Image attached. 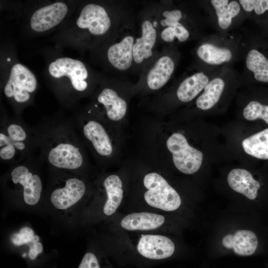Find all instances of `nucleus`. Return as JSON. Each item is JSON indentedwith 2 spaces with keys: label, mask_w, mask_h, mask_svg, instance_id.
I'll return each instance as SVG.
<instances>
[{
  "label": "nucleus",
  "mask_w": 268,
  "mask_h": 268,
  "mask_svg": "<svg viewBox=\"0 0 268 268\" xmlns=\"http://www.w3.org/2000/svg\"><path fill=\"white\" fill-rule=\"evenodd\" d=\"M209 82L208 77L203 72L196 73L184 79L177 91L178 99L184 102L192 100L204 89Z\"/></svg>",
  "instance_id": "nucleus-21"
},
{
  "label": "nucleus",
  "mask_w": 268,
  "mask_h": 268,
  "mask_svg": "<svg viewBox=\"0 0 268 268\" xmlns=\"http://www.w3.org/2000/svg\"><path fill=\"white\" fill-rule=\"evenodd\" d=\"M211 2L215 9L219 26L222 29H227L231 24L232 18L240 12L239 3L236 1L229 3L228 0H212Z\"/></svg>",
  "instance_id": "nucleus-24"
},
{
  "label": "nucleus",
  "mask_w": 268,
  "mask_h": 268,
  "mask_svg": "<svg viewBox=\"0 0 268 268\" xmlns=\"http://www.w3.org/2000/svg\"><path fill=\"white\" fill-rule=\"evenodd\" d=\"M143 182L147 190L144 194V199L148 205L166 211L175 210L181 205L180 196L160 174L148 173L144 176Z\"/></svg>",
  "instance_id": "nucleus-3"
},
{
  "label": "nucleus",
  "mask_w": 268,
  "mask_h": 268,
  "mask_svg": "<svg viewBox=\"0 0 268 268\" xmlns=\"http://www.w3.org/2000/svg\"><path fill=\"white\" fill-rule=\"evenodd\" d=\"M197 54L204 62L211 65H219L230 61L232 53L230 50L225 48H219L209 43H205L200 46Z\"/></svg>",
  "instance_id": "nucleus-25"
},
{
  "label": "nucleus",
  "mask_w": 268,
  "mask_h": 268,
  "mask_svg": "<svg viewBox=\"0 0 268 268\" xmlns=\"http://www.w3.org/2000/svg\"><path fill=\"white\" fill-rule=\"evenodd\" d=\"M97 101L103 105L107 117L111 121H119L126 114L127 109L126 101L112 89H103L98 95Z\"/></svg>",
  "instance_id": "nucleus-19"
},
{
  "label": "nucleus",
  "mask_w": 268,
  "mask_h": 268,
  "mask_svg": "<svg viewBox=\"0 0 268 268\" xmlns=\"http://www.w3.org/2000/svg\"><path fill=\"white\" fill-rule=\"evenodd\" d=\"M34 236L33 230L28 227L22 228L18 233H14L11 237L12 242L16 246H21L33 242Z\"/></svg>",
  "instance_id": "nucleus-29"
},
{
  "label": "nucleus",
  "mask_w": 268,
  "mask_h": 268,
  "mask_svg": "<svg viewBox=\"0 0 268 268\" xmlns=\"http://www.w3.org/2000/svg\"><path fill=\"white\" fill-rule=\"evenodd\" d=\"M78 268H101V267L95 255L91 252H88L84 255Z\"/></svg>",
  "instance_id": "nucleus-31"
},
{
  "label": "nucleus",
  "mask_w": 268,
  "mask_h": 268,
  "mask_svg": "<svg viewBox=\"0 0 268 268\" xmlns=\"http://www.w3.org/2000/svg\"><path fill=\"white\" fill-rule=\"evenodd\" d=\"M103 186L107 198L103 211L105 215L111 216L115 213L122 202L123 198L122 182L118 176L112 174L105 178Z\"/></svg>",
  "instance_id": "nucleus-18"
},
{
  "label": "nucleus",
  "mask_w": 268,
  "mask_h": 268,
  "mask_svg": "<svg viewBox=\"0 0 268 268\" xmlns=\"http://www.w3.org/2000/svg\"><path fill=\"white\" fill-rule=\"evenodd\" d=\"M37 85V80L34 73L25 66L17 63L11 68L3 93L5 97L16 103L24 104L30 100Z\"/></svg>",
  "instance_id": "nucleus-4"
},
{
  "label": "nucleus",
  "mask_w": 268,
  "mask_h": 268,
  "mask_svg": "<svg viewBox=\"0 0 268 268\" xmlns=\"http://www.w3.org/2000/svg\"><path fill=\"white\" fill-rule=\"evenodd\" d=\"M81 130L84 138L90 142L96 152L108 156L113 152L110 138L103 126L95 120L82 122Z\"/></svg>",
  "instance_id": "nucleus-12"
},
{
  "label": "nucleus",
  "mask_w": 268,
  "mask_h": 268,
  "mask_svg": "<svg viewBox=\"0 0 268 268\" xmlns=\"http://www.w3.org/2000/svg\"><path fill=\"white\" fill-rule=\"evenodd\" d=\"M141 30V37L136 39L133 48V59L137 64L152 56V48L156 39V30L149 21L145 20L142 23Z\"/></svg>",
  "instance_id": "nucleus-17"
},
{
  "label": "nucleus",
  "mask_w": 268,
  "mask_h": 268,
  "mask_svg": "<svg viewBox=\"0 0 268 268\" xmlns=\"http://www.w3.org/2000/svg\"><path fill=\"white\" fill-rule=\"evenodd\" d=\"M225 83L220 78H215L209 81L204 88V92L197 99L198 108L207 110L218 101L223 91Z\"/></svg>",
  "instance_id": "nucleus-23"
},
{
  "label": "nucleus",
  "mask_w": 268,
  "mask_h": 268,
  "mask_svg": "<svg viewBox=\"0 0 268 268\" xmlns=\"http://www.w3.org/2000/svg\"><path fill=\"white\" fill-rule=\"evenodd\" d=\"M222 245L227 249H232L239 256H249L256 251L258 240L256 234L249 230H239L234 234L225 235L222 240Z\"/></svg>",
  "instance_id": "nucleus-13"
},
{
  "label": "nucleus",
  "mask_w": 268,
  "mask_h": 268,
  "mask_svg": "<svg viewBox=\"0 0 268 268\" xmlns=\"http://www.w3.org/2000/svg\"><path fill=\"white\" fill-rule=\"evenodd\" d=\"M134 41L133 37L127 36L119 43L109 48L107 51L108 61L117 69L126 70L131 67L133 59Z\"/></svg>",
  "instance_id": "nucleus-16"
},
{
  "label": "nucleus",
  "mask_w": 268,
  "mask_h": 268,
  "mask_svg": "<svg viewBox=\"0 0 268 268\" xmlns=\"http://www.w3.org/2000/svg\"><path fill=\"white\" fill-rule=\"evenodd\" d=\"M243 114L247 120L253 121L261 119L268 124V105L252 101L245 107Z\"/></svg>",
  "instance_id": "nucleus-27"
},
{
  "label": "nucleus",
  "mask_w": 268,
  "mask_h": 268,
  "mask_svg": "<svg viewBox=\"0 0 268 268\" xmlns=\"http://www.w3.org/2000/svg\"><path fill=\"white\" fill-rule=\"evenodd\" d=\"M12 183L22 188L24 202L28 205L37 204L41 198L42 183L40 176L30 165L22 163L14 166L10 172Z\"/></svg>",
  "instance_id": "nucleus-7"
},
{
  "label": "nucleus",
  "mask_w": 268,
  "mask_h": 268,
  "mask_svg": "<svg viewBox=\"0 0 268 268\" xmlns=\"http://www.w3.org/2000/svg\"><path fill=\"white\" fill-rule=\"evenodd\" d=\"M245 152L261 159H268V128L254 134L242 141Z\"/></svg>",
  "instance_id": "nucleus-22"
},
{
  "label": "nucleus",
  "mask_w": 268,
  "mask_h": 268,
  "mask_svg": "<svg viewBox=\"0 0 268 268\" xmlns=\"http://www.w3.org/2000/svg\"><path fill=\"white\" fill-rule=\"evenodd\" d=\"M163 15L166 18L161 20V24L163 26L173 27L182 18V12L178 9L166 10L163 12Z\"/></svg>",
  "instance_id": "nucleus-30"
},
{
  "label": "nucleus",
  "mask_w": 268,
  "mask_h": 268,
  "mask_svg": "<svg viewBox=\"0 0 268 268\" xmlns=\"http://www.w3.org/2000/svg\"><path fill=\"white\" fill-rule=\"evenodd\" d=\"M75 24L77 29L87 30L94 36H100L109 29L111 20L103 6L89 3L82 8Z\"/></svg>",
  "instance_id": "nucleus-8"
},
{
  "label": "nucleus",
  "mask_w": 268,
  "mask_h": 268,
  "mask_svg": "<svg viewBox=\"0 0 268 268\" xmlns=\"http://www.w3.org/2000/svg\"><path fill=\"white\" fill-rule=\"evenodd\" d=\"M67 12V5L61 1L41 7L35 11L31 16L30 27L36 32L47 31L60 23Z\"/></svg>",
  "instance_id": "nucleus-9"
},
{
  "label": "nucleus",
  "mask_w": 268,
  "mask_h": 268,
  "mask_svg": "<svg viewBox=\"0 0 268 268\" xmlns=\"http://www.w3.org/2000/svg\"><path fill=\"white\" fill-rule=\"evenodd\" d=\"M48 71L54 78L67 77L72 88L77 92H82L88 86L86 81L88 71L85 65L79 60L68 57L58 58L49 64Z\"/></svg>",
  "instance_id": "nucleus-6"
},
{
  "label": "nucleus",
  "mask_w": 268,
  "mask_h": 268,
  "mask_svg": "<svg viewBox=\"0 0 268 268\" xmlns=\"http://www.w3.org/2000/svg\"><path fill=\"white\" fill-rule=\"evenodd\" d=\"M166 145L172 153L175 167L180 172L193 174L200 168L203 159L202 152L189 145L183 134H173L168 138Z\"/></svg>",
  "instance_id": "nucleus-5"
},
{
  "label": "nucleus",
  "mask_w": 268,
  "mask_h": 268,
  "mask_svg": "<svg viewBox=\"0 0 268 268\" xmlns=\"http://www.w3.org/2000/svg\"><path fill=\"white\" fill-rule=\"evenodd\" d=\"M165 217L161 214L148 212H134L124 217L120 225L129 231H149L158 229L165 222Z\"/></svg>",
  "instance_id": "nucleus-14"
},
{
  "label": "nucleus",
  "mask_w": 268,
  "mask_h": 268,
  "mask_svg": "<svg viewBox=\"0 0 268 268\" xmlns=\"http://www.w3.org/2000/svg\"><path fill=\"white\" fill-rule=\"evenodd\" d=\"M161 38L165 42L173 41L175 37L174 29L173 27H168L164 29L161 34Z\"/></svg>",
  "instance_id": "nucleus-34"
},
{
  "label": "nucleus",
  "mask_w": 268,
  "mask_h": 268,
  "mask_svg": "<svg viewBox=\"0 0 268 268\" xmlns=\"http://www.w3.org/2000/svg\"><path fill=\"white\" fill-rule=\"evenodd\" d=\"M227 182L232 190L251 200L257 198L261 187L260 183L253 178L251 173L243 169L232 170L228 175Z\"/></svg>",
  "instance_id": "nucleus-15"
},
{
  "label": "nucleus",
  "mask_w": 268,
  "mask_h": 268,
  "mask_svg": "<svg viewBox=\"0 0 268 268\" xmlns=\"http://www.w3.org/2000/svg\"><path fill=\"white\" fill-rule=\"evenodd\" d=\"M41 159L55 168L76 171L84 162L73 126L69 122L48 121L36 133Z\"/></svg>",
  "instance_id": "nucleus-1"
},
{
  "label": "nucleus",
  "mask_w": 268,
  "mask_h": 268,
  "mask_svg": "<svg viewBox=\"0 0 268 268\" xmlns=\"http://www.w3.org/2000/svg\"><path fill=\"white\" fill-rule=\"evenodd\" d=\"M246 64L248 69L254 74L255 78L264 82H268V59L256 49L249 51Z\"/></svg>",
  "instance_id": "nucleus-26"
},
{
  "label": "nucleus",
  "mask_w": 268,
  "mask_h": 268,
  "mask_svg": "<svg viewBox=\"0 0 268 268\" xmlns=\"http://www.w3.org/2000/svg\"><path fill=\"white\" fill-rule=\"evenodd\" d=\"M175 245L168 237L155 234L142 235L137 245V251L143 257L160 260L170 257L174 253Z\"/></svg>",
  "instance_id": "nucleus-11"
},
{
  "label": "nucleus",
  "mask_w": 268,
  "mask_h": 268,
  "mask_svg": "<svg viewBox=\"0 0 268 268\" xmlns=\"http://www.w3.org/2000/svg\"><path fill=\"white\" fill-rule=\"evenodd\" d=\"M239 1L245 11L254 10L258 15L268 10V0H240Z\"/></svg>",
  "instance_id": "nucleus-28"
},
{
  "label": "nucleus",
  "mask_w": 268,
  "mask_h": 268,
  "mask_svg": "<svg viewBox=\"0 0 268 268\" xmlns=\"http://www.w3.org/2000/svg\"><path fill=\"white\" fill-rule=\"evenodd\" d=\"M10 61V58H7V61L9 62Z\"/></svg>",
  "instance_id": "nucleus-35"
},
{
  "label": "nucleus",
  "mask_w": 268,
  "mask_h": 268,
  "mask_svg": "<svg viewBox=\"0 0 268 268\" xmlns=\"http://www.w3.org/2000/svg\"><path fill=\"white\" fill-rule=\"evenodd\" d=\"M175 37L180 42L186 41L189 37V33L184 26L179 22L173 26Z\"/></svg>",
  "instance_id": "nucleus-32"
},
{
  "label": "nucleus",
  "mask_w": 268,
  "mask_h": 268,
  "mask_svg": "<svg viewBox=\"0 0 268 268\" xmlns=\"http://www.w3.org/2000/svg\"><path fill=\"white\" fill-rule=\"evenodd\" d=\"M174 69V63L171 58L163 56L155 63L147 76L148 86L152 90H157L169 80Z\"/></svg>",
  "instance_id": "nucleus-20"
},
{
  "label": "nucleus",
  "mask_w": 268,
  "mask_h": 268,
  "mask_svg": "<svg viewBox=\"0 0 268 268\" xmlns=\"http://www.w3.org/2000/svg\"><path fill=\"white\" fill-rule=\"evenodd\" d=\"M42 243L39 242L33 243L29 251V257L31 260H34L37 256L43 252Z\"/></svg>",
  "instance_id": "nucleus-33"
},
{
  "label": "nucleus",
  "mask_w": 268,
  "mask_h": 268,
  "mask_svg": "<svg viewBox=\"0 0 268 268\" xmlns=\"http://www.w3.org/2000/svg\"><path fill=\"white\" fill-rule=\"evenodd\" d=\"M36 146V133L23 122L16 119L2 121L0 132V158L8 163H20L27 159Z\"/></svg>",
  "instance_id": "nucleus-2"
},
{
  "label": "nucleus",
  "mask_w": 268,
  "mask_h": 268,
  "mask_svg": "<svg viewBox=\"0 0 268 268\" xmlns=\"http://www.w3.org/2000/svg\"><path fill=\"white\" fill-rule=\"evenodd\" d=\"M86 192L84 182L76 177H70L62 187L55 188L50 195V201L57 209H67L75 204Z\"/></svg>",
  "instance_id": "nucleus-10"
}]
</instances>
